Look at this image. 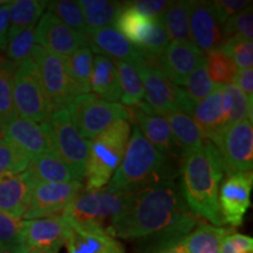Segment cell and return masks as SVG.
Here are the masks:
<instances>
[{
	"mask_svg": "<svg viewBox=\"0 0 253 253\" xmlns=\"http://www.w3.org/2000/svg\"><path fill=\"white\" fill-rule=\"evenodd\" d=\"M7 0H0V6H2V5H5V4H7Z\"/></svg>",
	"mask_w": 253,
	"mask_h": 253,
	"instance_id": "55",
	"label": "cell"
},
{
	"mask_svg": "<svg viewBox=\"0 0 253 253\" xmlns=\"http://www.w3.org/2000/svg\"><path fill=\"white\" fill-rule=\"evenodd\" d=\"M8 4L0 6V37L7 39L8 27H9V13H8Z\"/></svg>",
	"mask_w": 253,
	"mask_h": 253,
	"instance_id": "51",
	"label": "cell"
},
{
	"mask_svg": "<svg viewBox=\"0 0 253 253\" xmlns=\"http://www.w3.org/2000/svg\"><path fill=\"white\" fill-rule=\"evenodd\" d=\"M122 7L123 2L121 1H108V4L96 13L84 14L87 33L102 30V28L113 27Z\"/></svg>",
	"mask_w": 253,
	"mask_h": 253,
	"instance_id": "44",
	"label": "cell"
},
{
	"mask_svg": "<svg viewBox=\"0 0 253 253\" xmlns=\"http://www.w3.org/2000/svg\"><path fill=\"white\" fill-rule=\"evenodd\" d=\"M79 6L84 14H93L102 9L108 4V0H79Z\"/></svg>",
	"mask_w": 253,
	"mask_h": 253,
	"instance_id": "50",
	"label": "cell"
},
{
	"mask_svg": "<svg viewBox=\"0 0 253 253\" xmlns=\"http://www.w3.org/2000/svg\"><path fill=\"white\" fill-rule=\"evenodd\" d=\"M90 91L107 102L116 103V101L121 100L122 91L119 74L112 59L103 55H96L94 58Z\"/></svg>",
	"mask_w": 253,
	"mask_h": 253,
	"instance_id": "25",
	"label": "cell"
},
{
	"mask_svg": "<svg viewBox=\"0 0 253 253\" xmlns=\"http://www.w3.org/2000/svg\"><path fill=\"white\" fill-rule=\"evenodd\" d=\"M153 18L141 13L126 2H123V7L116 18L114 28L131 45L137 47L149 33L153 25Z\"/></svg>",
	"mask_w": 253,
	"mask_h": 253,
	"instance_id": "29",
	"label": "cell"
},
{
	"mask_svg": "<svg viewBox=\"0 0 253 253\" xmlns=\"http://www.w3.org/2000/svg\"><path fill=\"white\" fill-rule=\"evenodd\" d=\"M233 84L239 88L245 96L253 102V71L252 68L240 69L237 73Z\"/></svg>",
	"mask_w": 253,
	"mask_h": 253,
	"instance_id": "49",
	"label": "cell"
},
{
	"mask_svg": "<svg viewBox=\"0 0 253 253\" xmlns=\"http://www.w3.org/2000/svg\"><path fill=\"white\" fill-rule=\"evenodd\" d=\"M182 196L190 210L198 218H204L211 225L223 227L219 209V188L224 170L220 155L210 141L201 149L183 156L181 162Z\"/></svg>",
	"mask_w": 253,
	"mask_h": 253,
	"instance_id": "2",
	"label": "cell"
},
{
	"mask_svg": "<svg viewBox=\"0 0 253 253\" xmlns=\"http://www.w3.org/2000/svg\"><path fill=\"white\" fill-rule=\"evenodd\" d=\"M31 58L36 62L41 84L53 112L68 108L81 93L66 71L65 58L47 52L38 45L34 47Z\"/></svg>",
	"mask_w": 253,
	"mask_h": 253,
	"instance_id": "10",
	"label": "cell"
},
{
	"mask_svg": "<svg viewBox=\"0 0 253 253\" xmlns=\"http://www.w3.org/2000/svg\"><path fill=\"white\" fill-rule=\"evenodd\" d=\"M88 46L97 53L112 59L113 61H126L131 63L135 61L141 53L134 45H131L122 34H120L114 27H107L102 30L88 33Z\"/></svg>",
	"mask_w": 253,
	"mask_h": 253,
	"instance_id": "23",
	"label": "cell"
},
{
	"mask_svg": "<svg viewBox=\"0 0 253 253\" xmlns=\"http://www.w3.org/2000/svg\"><path fill=\"white\" fill-rule=\"evenodd\" d=\"M203 58V53L192 42H171L162 54L149 63L179 87L184 86L186 78Z\"/></svg>",
	"mask_w": 253,
	"mask_h": 253,
	"instance_id": "18",
	"label": "cell"
},
{
	"mask_svg": "<svg viewBox=\"0 0 253 253\" xmlns=\"http://www.w3.org/2000/svg\"><path fill=\"white\" fill-rule=\"evenodd\" d=\"M6 45H7V39L0 37V50H4L6 48Z\"/></svg>",
	"mask_w": 253,
	"mask_h": 253,
	"instance_id": "53",
	"label": "cell"
},
{
	"mask_svg": "<svg viewBox=\"0 0 253 253\" xmlns=\"http://www.w3.org/2000/svg\"><path fill=\"white\" fill-rule=\"evenodd\" d=\"M0 136L26 154L31 160L38 155L52 151L42 126L31 120L17 116L5 126Z\"/></svg>",
	"mask_w": 253,
	"mask_h": 253,
	"instance_id": "20",
	"label": "cell"
},
{
	"mask_svg": "<svg viewBox=\"0 0 253 253\" xmlns=\"http://www.w3.org/2000/svg\"><path fill=\"white\" fill-rule=\"evenodd\" d=\"M221 50L225 52L237 68L248 69L253 66V43L252 41L242 39V38H229L224 41Z\"/></svg>",
	"mask_w": 253,
	"mask_h": 253,
	"instance_id": "41",
	"label": "cell"
},
{
	"mask_svg": "<svg viewBox=\"0 0 253 253\" xmlns=\"http://www.w3.org/2000/svg\"><path fill=\"white\" fill-rule=\"evenodd\" d=\"M65 66L69 78L74 82L80 93H89L94 66L93 50L90 49V47L88 45L82 46L73 54L66 56Z\"/></svg>",
	"mask_w": 253,
	"mask_h": 253,
	"instance_id": "31",
	"label": "cell"
},
{
	"mask_svg": "<svg viewBox=\"0 0 253 253\" xmlns=\"http://www.w3.org/2000/svg\"><path fill=\"white\" fill-rule=\"evenodd\" d=\"M47 11L52 12L63 24L88 39V33L84 25V13L78 1L73 0H55L47 2Z\"/></svg>",
	"mask_w": 253,
	"mask_h": 253,
	"instance_id": "37",
	"label": "cell"
},
{
	"mask_svg": "<svg viewBox=\"0 0 253 253\" xmlns=\"http://www.w3.org/2000/svg\"><path fill=\"white\" fill-rule=\"evenodd\" d=\"M163 118L167 120L173 137L181 147L183 156L203 147L207 140L191 115L183 112H171Z\"/></svg>",
	"mask_w": 253,
	"mask_h": 253,
	"instance_id": "26",
	"label": "cell"
},
{
	"mask_svg": "<svg viewBox=\"0 0 253 253\" xmlns=\"http://www.w3.org/2000/svg\"><path fill=\"white\" fill-rule=\"evenodd\" d=\"M17 67L6 58L0 62V132L18 116L13 101V78Z\"/></svg>",
	"mask_w": 253,
	"mask_h": 253,
	"instance_id": "32",
	"label": "cell"
},
{
	"mask_svg": "<svg viewBox=\"0 0 253 253\" xmlns=\"http://www.w3.org/2000/svg\"><path fill=\"white\" fill-rule=\"evenodd\" d=\"M213 145L220 155L223 170L227 176L238 172H252V121L227 126Z\"/></svg>",
	"mask_w": 253,
	"mask_h": 253,
	"instance_id": "11",
	"label": "cell"
},
{
	"mask_svg": "<svg viewBox=\"0 0 253 253\" xmlns=\"http://www.w3.org/2000/svg\"><path fill=\"white\" fill-rule=\"evenodd\" d=\"M221 253H250L253 252L252 237L231 231L224 237L220 246Z\"/></svg>",
	"mask_w": 253,
	"mask_h": 253,
	"instance_id": "45",
	"label": "cell"
},
{
	"mask_svg": "<svg viewBox=\"0 0 253 253\" xmlns=\"http://www.w3.org/2000/svg\"><path fill=\"white\" fill-rule=\"evenodd\" d=\"M224 38H242L252 41L253 38V13L252 5L240 13L227 19L223 25Z\"/></svg>",
	"mask_w": 253,
	"mask_h": 253,
	"instance_id": "43",
	"label": "cell"
},
{
	"mask_svg": "<svg viewBox=\"0 0 253 253\" xmlns=\"http://www.w3.org/2000/svg\"><path fill=\"white\" fill-rule=\"evenodd\" d=\"M230 229L218 227L209 223H199L182 242L188 253H221L220 246Z\"/></svg>",
	"mask_w": 253,
	"mask_h": 253,
	"instance_id": "27",
	"label": "cell"
},
{
	"mask_svg": "<svg viewBox=\"0 0 253 253\" xmlns=\"http://www.w3.org/2000/svg\"><path fill=\"white\" fill-rule=\"evenodd\" d=\"M162 20L171 42H192L190 37V1H170L162 13Z\"/></svg>",
	"mask_w": 253,
	"mask_h": 253,
	"instance_id": "30",
	"label": "cell"
},
{
	"mask_svg": "<svg viewBox=\"0 0 253 253\" xmlns=\"http://www.w3.org/2000/svg\"><path fill=\"white\" fill-rule=\"evenodd\" d=\"M131 196L112 191L107 186L94 191L82 189L62 216L74 225L96 229L109 235L114 223L128 207Z\"/></svg>",
	"mask_w": 253,
	"mask_h": 253,
	"instance_id": "5",
	"label": "cell"
},
{
	"mask_svg": "<svg viewBox=\"0 0 253 253\" xmlns=\"http://www.w3.org/2000/svg\"><path fill=\"white\" fill-rule=\"evenodd\" d=\"M48 137L50 150L74 170L84 181L89 141L80 135L67 108L54 110L45 122L40 123Z\"/></svg>",
	"mask_w": 253,
	"mask_h": 253,
	"instance_id": "6",
	"label": "cell"
},
{
	"mask_svg": "<svg viewBox=\"0 0 253 253\" xmlns=\"http://www.w3.org/2000/svg\"><path fill=\"white\" fill-rule=\"evenodd\" d=\"M2 59H4V58H2V56H1V54H0V62H1V61H2Z\"/></svg>",
	"mask_w": 253,
	"mask_h": 253,
	"instance_id": "56",
	"label": "cell"
},
{
	"mask_svg": "<svg viewBox=\"0 0 253 253\" xmlns=\"http://www.w3.org/2000/svg\"><path fill=\"white\" fill-rule=\"evenodd\" d=\"M24 250H25V246H24V248L15 249V250H12V249H0V253H24Z\"/></svg>",
	"mask_w": 253,
	"mask_h": 253,
	"instance_id": "52",
	"label": "cell"
},
{
	"mask_svg": "<svg viewBox=\"0 0 253 253\" xmlns=\"http://www.w3.org/2000/svg\"><path fill=\"white\" fill-rule=\"evenodd\" d=\"M253 185L252 172H238L227 176L219 188V209L224 223L237 227L251 205V190Z\"/></svg>",
	"mask_w": 253,
	"mask_h": 253,
	"instance_id": "16",
	"label": "cell"
},
{
	"mask_svg": "<svg viewBox=\"0 0 253 253\" xmlns=\"http://www.w3.org/2000/svg\"><path fill=\"white\" fill-rule=\"evenodd\" d=\"M13 101L19 118L42 123L52 115L53 108L43 91L38 67L32 58L25 60L15 69Z\"/></svg>",
	"mask_w": 253,
	"mask_h": 253,
	"instance_id": "8",
	"label": "cell"
},
{
	"mask_svg": "<svg viewBox=\"0 0 253 253\" xmlns=\"http://www.w3.org/2000/svg\"><path fill=\"white\" fill-rule=\"evenodd\" d=\"M175 181L160 182L132 194L130 202L114 223L109 236L116 239L155 242L181 239L197 226Z\"/></svg>",
	"mask_w": 253,
	"mask_h": 253,
	"instance_id": "1",
	"label": "cell"
},
{
	"mask_svg": "<svg viewBox=\"0 0 253 253\" xmlns=\"http://www.w3.org/2000/svg\"><path fill=\"white\" fill-rule=\"evenodd\" d=\"M68 224L69 233L65 244L67 253H126L122 243L108 233Z\"/></svg>",
	"mask_w": 253,
	"mask_h": 253,
	"instance_id": "22",
	"label": "cell"
},
{
	"mask_svg": "<svg viewBox=\"0 0 253 253\" xmlns=\"http://www.w3.org/2000/svg\"><path fill=\"white\" fill-rule=\"evenodd\" d=\"M80 135L91 141L119 120L129 121L128 112L120 103L107 102L94 94H81L67 108Z\"/></svg>",
	"mask_w": 253,
	"mask_h": 253,
	"instance_id": "9",
	"label": "cell"
},
{
	"mask_svg": "<svg viewBox=\"0 0 253 253\" xmlns=\"http://www.w3.org/2000/svg\"><path fill=\"white\" fill-rule=\"evenodd\" d=\"M205 60H207L209 75L214 84L225 86L233 84L238 68L225 52L217 49L205 55Z\"/></svg>",
	"mask_w": 253,
	"mask_h": 253,
	"instance_id": "35",
	"label": "cell"
},
{
	"mask_svg": "<svg viewBox=\"0 0 253 253\" xmlns=\"http://www.w3.org/2000/svg\"><path fill=\"white\" fill-rule=\"evenodd\" d=\"M182 239H169L155 242L144 253H188Z\"/></svg>",
	"mask_w": 253,
	"mask_h": 253,
	"instance_id": "48",
	"label": "cell"
},
{
	"mask_svg": "<svg viewBox=\"0 0 253 253\" xmlns=\"http://www.w3.org/2000/svg\"><path fill=\"white\" fill-rule=\"evenodd\" d=\"M119 74L121 86V102L125 107H132L143 102L144 89L137 72L131 63L126 61H114Z\"/></svg>",
	"mask_w": 253,
	"mask_h": 253,
	"instance_id": "33",
	"label": "cell"
},
{
	"mask_svg": "<svg viewBox=\"0 0 253 253\" xmlns=\"http://www.w3.org/2000/svg\"><path fill=\"white\" fill-rule=\"evenodd\" d=\"M126 4L148 17H157V15H162L166 8L169 6L170 1H167V0H140V1H126Z\"/></svg>",
	"mask_w": 253,
	"mask_h": 253,
	"instance_id": "47",
	"label": "cell"
},
{
	"mask_svg": "<svg viewBox=\"0 0 253 253\" xmlns=\"http://www.w3.org/2000/svg\"><path fill=\"white\" fill-rule=\"evenodd\" d=\"M190 37L192 43L204 55L220 49L223 46L225 41L223 24L210 1H190Z\"/></svg>",
	"mask_w": 253,
	"mask_h": 253,
	"instance_id": "15",
	"label": "cell"
},
{
	"mask_svg": "<svg viewBox=\"0 0 253 253\" xmlns=\"http://www.w3.org/2000/svg\"><path fill=\"white\" fill-rule=\"evenodd\" d=\"M24 253H48V252H43V251H39V250H34V249H30V248H25Z\"/></svg>",
	"mask_w": 253,
	"mask_h": 253,
	"instance_id": "54",
	"label": "cell"
},
{
	"mask_svg": "<svg viewBox=\"0 0 253 253\" xmlns=\"http://www.w3.org/2000/svg\"><path fill=\"white\" fill-rule=\"evenodd\" d=\"M221 88L227 112V126L243 121H252V101H250L235 84H225Z\"/></svg>",
	"mask_w": 253,
	"mask_h": 253,
	"instance_id": "34",
	"label": "cell"
},
{
	"mask_svg": "<svg viewBox=\"0 0 253 253\" xmlns=\"http://www.w3.org/2000/svg\"><path fill=\"white\" fill-rule=\"evenodd\" d=\"M26 172L34 183L60 184L75 181L82 182L74 170L52 151L32 158L27 166Z\"/></svg>",
	"mask_w": 253,
	"mask_h": 253,
	"instance_id": "24",
	"label": "cell"
},
{
	"mask_svg": "<svg viewBox=\"0 0 253 253\" xmlns=\"http://www.w3.org/2000/svg\"><path fill=\"white\" fill-rule=\"evenodd\" d=\"M126 108L128 112L129 122L137 126L141 134L151 145L167 157L179 163L182 162L183 153L181 147L173 137L170 126L163 116L155 113L145 102Z\"/></svg>",
	"mask_w": 253,
	"mask_h": 253,
	"instance_id": "12",
	"label": "cell"
},
{
	"mask_svg": "<svg viewBox=\"0 0 253 253\" xmlns=\"http://www.w3.org/2000/svg\"><path fill=\"white\" fill-rule=\"evenodd\" d=\"M179 169L181 163L160 153L134 126L122 162L106 186L112 191L135 194L156 183L173 181Z\"/></svg>",
	"mask_w": 253,
	"mask_h": 253,
	"instance_id": "3",
	"label": "cell"
},
{
	"mask_svg": "<svg viewBox=\"0 0 253 253\" xmlns=\"http://www.w3.org/2000/svg\"><path fill=\"white\" fill-rule=\"evenodd\" d=\"M216 84L211 81L210 75L208 72L207 60L204 58L201 60L195 71L186 78L184 82V90L188 97L195 104L203 101L205 97L212 93Z\"/></svg>",
	"mask_w": 253,
	"mask_h": 253,
	"instance_id": "38",
	"label": "cell"
},
{
	"mask_svg": "<svg viewBox=\"0 0 253 253\" xmlns=\"http://www.w3.org/2000/svg\"><path fill=\"white\" fill-rule=\"evenodd\" d=\"M24 248L23 220L0 212V249Z\"/></svg>",
	"mask_w": 253,
	"mask_h": 253,
	"instance_id": "42",
	"label": "cell"
},
{
	"mask_svg": "<svg viewBox=\"0 0 253 253\" xmlns=\"http://www.w3.org/2000/svg\"><path fill=\"white\" fill-rule=\"evenodd\" d=\"M131 65L143 86L147 100L145 103L155 113L161 116L171 112H183L191 115L196 104L181 87L170 81L160 69L145 61L142 55L132 61Z\"/></svg>",
	"mask_w": 253,
	"mask_h": 253,
	"instance_id": "7",
	"label": "cell"
},
{
	"mask_svg": "<svg viewBox=\"0 0 253 253\" xmlns=\"http://www.w3.org/2000/svg\"><path fill=\"white\" fill-rule=\"evenodd\" d=\"M36 43L47 52L59 56L73 54L82 46L88 45V39L77 33L56 18L52 12L46 11L34 27Z\"/></svg>",
	"mask_w": 253,
	"mask_h": 253,
	"instance_id": "14",
	"label": "cell"
},
{
	"mask_svg": "<svg viewBox=\"0 0 253 253\" xmlns=\"http://www.w3.org/2000/svg\"><path fill=\"white\" fill-rule=\"evenodd\" d=\"M210 2L218 19L223 25L225 24L227 19L240 13L252 5V1H248V0H214Z\"/></svg>",
	"mask_w": 253,
	"mask_h": 253,
	"instance_id": "46",
	"label": "cell"
},
{
	"mask_svg": "<svg viewBox=\"0 0 253 253\" xmlns=\"http://www.w3.org/2000/svg\"><path fill=\"white\" fill-rule=\"evenodd\" d=\"M250 253H253V252H250Z\"/></svg>",
	"mask_w": 253,
	"mask_h": 253,
	"instance_id": "57",
	"label": "cell"
},
{
	"mask_svg": "<svg viewBox=\"0 0 253 253\" xmlns=\"http://www.w3.org/2000/svg\"><path fill=\"white\" fill-rule=\"evenodd\" d=\"M82 189L84 183L78 181L60 184L34 183L23 220L62 214Z\"/></svg>",
	"mask_w": 253,
	"mask_h": 253,
	"instance_id": "13",
	"label": "cell"
},
{
	"mask_svg": "<svg viewBox=\"0 0 253 253\" xmlns=\"http://www.w3.org/2000/svg\"><path fill=\"white\" fill-rule=\"evenodd\" d=\"M47 2L42 0H13L8 4L9 27L7 40L17 36L27 28L36 26L43 11L47 8Z\"/></svg>",
	"mask_w": 253,
	"mask_h": 253,
	"instance_id": "28",
	"label": "cell"
},
{
	"mask_svg": "<svg viewBox=\"0 0 253 253\" xmlns=\"http://www.w3.org/2000/svg\"><path fill=\"white\" fill-rule=\"evenodd\" d=\"M33 184L26 170L0 177V212L23 220Z\"/></svg>",
	"mask_w": 253,
	"mask_h": 253,
	"instance_id": "21",
	"label": "cell"
},
{
	"mask_svg": "<svg viewBox=\"0 0 253 253\" xmlns=\"http://www.w3.org/2000/svg\"><path fill=\"white\" fill-rule=\"evenodd\" d=\"M130 130V122L119 120L89 141L84 190L94 191L108 184L122 162Z\"/></svg>",
	"mask_w": 253,
	"mask_h": 253,
	"instance_id": "4",
	"label": "cell"
},
{
	"mask_svg": "<svg viewBox=\"0 0 253 253\" xmlns=\"http://www.w3.org/2000/svg\"><path fill=\"white\" fill-rule=\"evenodd\" d=\"M192 119L207 141L214 144L227 126V112L221 86L216 84L212 93L195 106Z\"/></svg>",
	"mask_w": 253,
	"mask_h": 253,
	"instance_id": "19",
	"label": "cell"
},
{
	"mask_svg": "<svg viewBox=\"0 0 253 253\" xmlns=\"http://www.w3.org/2000/svg\"><path fill=\"white\" fill-rule=\"evenodd\" d=\"M30 161L26 154L0 136V177L24 172Z\"/></svg>",
	"mask_w": 253,
	"mask_h": 253,
	"instance_id": "39",
	"label": "cell"
},
{
	"mask_svg": "<svg viewBox=\"0 0 253 253\" xmlns=\"http://www.w3.org/2000/svg\"><path fill=\"white\" fill-rule=\"evenodd\" d=\"M169 43L170 40L164 28L162 15H157L153 18V25L148 36L136 48L138 49L145 61L153 62L166 50Z\"/></svg>",
	"mask_w": 253,
	"mask_h": 253,
	"instance_id": "36",
	"label": "cell"
},
{
	"mask_svg": "<svg viewBox=\"0 0 253 253\" xmlns=\"http://www.w3.org/2000/svg\"><path fill=\"white\" fill-rule=\"evenodd\" d=\"M34 27L36 26L27 28L7 40V45L5 48L6 59L13 62L15 66H19L21 62L32 56V52L37 45Z\"/></svg>",
	"mask_w": 253,
	"mask_h": 253,
	"instance_id": "40",
	"label": "cell"
},
{
	"mask_svg": "<svg viewBox=\"0 0 253 253\" xmlns=\"http://www.w3.org/2000/svg\"><path fill=\"white\" fill-rule=\"evenodd\" d=\"M69 224L62 214L23 220V242L25 248L48 253H58L66 244Z\"/></svg>",
	"mask_w": 253,
	"mask_h": 253,
	"instance_id": "17",
	"label": "cell"
}]
</instances>
